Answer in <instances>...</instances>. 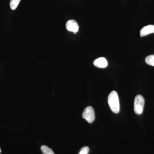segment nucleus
<instances>
[{
	"instance_id": "nucleus-5",
	"label": "nucleus",
	"mask_w": 154,
	"mask_h": 154,
	"mask_svg": "<svg viewBox=\"0 0 154 154\" xmlns=\"http://www.w3.org/2000/svg\"><path fill=\"white\" fill-rule=\"evenodd\" d=\"M94 64L97 67L105 68L107 66L108 63L107 60L105 57H101L95 60L94 62Z\"/></svg>"
},
{
	"instance_id": "nucleus-4",
	"label": "nucleus",
	"mask_w": 154,
	"mask_h": 154,
	"mask_svg": "<svg viewBox=\"0 0 154 154\" xmlns=\"http://www.w3.org/2000/svg\"><path fill=\"white\" fill-rule=\"evenodd\" d=\"M66 28L68 31L74 32L75 34L79 31V25L76 21L74 20H70L67 22Z\"/></svg>"
},
{
	"instance_id": "nucleus-10",
	"label": "nucleus",
	"mask_w": 154,
	"mask_h": 154,
	"mask_svg": "<svg viewBox=\"0 0 154 154\" xmlns=\"http://www.w3.org/2000/svg\"><path fill=\"white\" fill-rule=\"evenodd\" d=\"M89 152V147L88 146H85L81 149L79 154H88Z\"/></svg>"
},
{
	"instance_id": "nucleus-2",
	"label": "nucleus",
	"mask_w": 154,
	"mask_h": 154,
	"mask_svg": "<svg viewBox=\"0 0 154 154\" xmlns=\"http://www.w3.org/2000/svg\"><path fill=\"white\" fill-rule=\"evenodd\" d=\"M145 100L143 96L140 95L136 96L134 102V110L135 113L140 115L143 112Z\"/></svg>"
},
{
	"instance_id": "nucleus-8",
	"label": "nucleus",
	"mask_w": 154,
	"mask_h": 154,
	"mask_svg": "<svg viewBox=\"0 0 154 154\" xmlns=\"http://www.w3.org/2000/svg\"><path fill=\"white\" fill-rule=\"evenodd\" d=\"M145 62L149 65L154 66V54L147 57L145 59Z\"/></svg>"
},
{
	"instance_id": "nucleus-9",
	"label": "nucleus",
	"mask_w": 154,
	"mask_h": 154,
	"mask_svg": "<svg viewBox=\"0 0 154 154\" xmlns=\"http://www.w3.org/2000/svg\"><path fill=\"white\" fill-rule=\"evenodd\" d=\"M21 0H11L10 7L12 10H15L17 8Z\"/></svg>"
},
{
	"instance_id": "nucleus-11",
	"label": "nucleus",
	"mask_w": 154,
	"mask_h": 154,
	"mask_svg": "<svg viewBox=\"0 0 154 154\" xmlns=\"http://www.w3.org/2000/svg\"><path fill=\"white\" fill-rule=\"evenodd\" d=\"M1 149H0V152H1Z\"/></svg>"
},
{
	"instance_id": "nucleus-3",
	"label": "nucleus",
	"mask_w": 154,
	"mask_h": 154,
	"mask_svg": "<svg viewBox=\"0 0 154 154\" xmlns=\"http://www.w3.org/2000/svg\"><path fill=\"white\" fill-rule=\"evenodd\" d=\"M82 117L89 123H92L95 119V113L94 109L91 106H88L85 108L82 113Z\"/></svg>"
},
{
	"instance_id": "nucleus-7",
	"label": "nucleus",
	"mask_w": 154,
	"mask_h": 154,
	"mask_svg": "<svg viewBox=\"0 0 154 154\" xmlns=\"http://www.w3.org/2000/svg\"><path fill=\"white\" fill-rule=\"evenodd\" d=\"M41 150L43 154H54L52 150L46 146H42Z\"/></svg>"
},
{
	"instance_id": "nucleus-1",
	"label": "nucleus",
	"mask_w": 154,
	"mask_h": 154,
	"mask_svg": "<svg viewBox=\"0 0 154 154\" xmlns=\"http://www.w3.org/2000/svg\"><path fill=\"white\" fill-rule=\"evenodd\" d=\"M108 103L111 110L115 113H118L120 110L119 99L117 92L113 91L109 94Z\"/></svg>"
},
{
	"instance_id": "nucleus-6",
	"label": "nucleus",
	"mask_w": 154,
	"mask_h": 154,
	"mask_svg": "<svg viewBox=\"0 0 154 154\" xmlns=\"http://www.w3.org/2000/svg\"><path fill=\"white\" fill-rule=\"evenodd\" d=\"M152 33H154V25H149L145 26L142 28L140 31V35L141 37Z\"/></svg>"
}]
</instances>
